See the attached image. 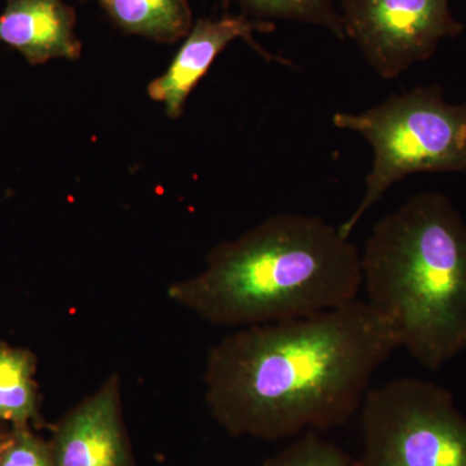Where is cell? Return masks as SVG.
Wrapping results in <instances>:
<instances>
[{"instance_id": "cell-1", "label": "cell", "mask_w": 466, "mask_h": 466, "mask_svg": "<svg viewBox=\"0 0 466 466\" xmlns=\"http://www.w3.org/2000/svg\"><path fill=\"white\" fill-rule=\"evenodd\" d=\"M400 349L397 330L367 300L240 328L208 351L205 401L231 437L296 438L348 424L368 385Z\"/></svg>"}, {"instance_id": "cell-2", "label": "cell", "mask_w": 466, "mask_h": 466, "mask_svg": "<svg viewBox=\"0 0 466 466\" xmlns=\"http://www.w3.org/2000/svg\"><path fill=\"white\" fill-rule=\"evenodd\" d=\"M361 288L360 251L339 227L284 213L218 244L202 271L167 293L208 324L240 329L341 308Z\"/></svg>"}, {"instance_id": "cell-3", "label": "cell", "mask_w": 466, "mask_h": 466, "mask_svg": "<svg viewBox=\"0 0 466 466\" xmlns=\"http://www.w3.org/2000/svg\"><path fill=\"white\" fill-rule=\"evenodd\" d=\"M360 256L366 300L400 349L429 370L466 351V222L446 195L410 196L376 223Z\"/></svg>"}, {"instance_id": "cell-4", "label": "cell", "mask_w": 466, "mask_h": 466, "mask_svg": "<svg viewBox=\"0 0 466 466\" xmlns=\"http://www.w3.org/2000/svg\"><path fill=\"white\" fill-rule=\"evenodd\" d=\"M333 125L360 135L373 149L363 198L339 226L345 238H350L367 211L404 177L466 171V100L449 103L440 86L392 94L358 115L336 113Z\"/></svg>"}, {"instance_id": "cell-5", "label": "cell", "mask_w": 466, "mask_h": 466, "mask_svg": "<svg viewBox=\"0 0 466 466\" xmlns=\"http://www.w3.org/2000/svg\"><path fill=\"white\" fill-rule=\"evenodd\" d=\"M355 466H466V417L452 392L419 377L370 389Z\"/></svg>"}, {"instance_id": "cell-6", "label": "cell", "mask_w": 466, "mask_h": 466, "mask_svg": "<svg viewBox=\"0 0 466 466\" xmlns=\"http://www.w3.org/2000/svg\"><path fill=\"white\" fill-rule=\"evenodd\" d=\"M339 14L346 38L383 79L429 60L441 41L464 32L450 0H341Z\"/></svg>"}, {"instance_id": "cell-7", "label": "cell", "mask_w": 466, "mask_h": 466, "mask_svg": "<svg viewBox=\"0 0 466 466\" xmlns=\"http://www.w3.org/2000/svg\"><path fill=\"white\" fill-rule=\"evenodd\" d=\"M275 27L274 23L254 20L244 12L240 15L225 14L217 18H198L184 38L167 72L150 82V99L164 104L165 112L170 118L182 116L191 92L207 75L220 52L236 39L247 42L267 61H279L290 66V61L272 56L254 38V33H271Z\"/></svg>"}, {"instance_id": "cell-8", "label": "cell", "mask_w": 466, "mask_h": 466, "mask_svg": "<svg viewBox=\"0 0 466 466\" xmlns=\"http://www.w3.org/2000/svg\"><path fill=\"white\" fill-rule=\"evenodd\" d=\"M55 466H134L118 377L110 376L58 422L50 441Z\"/></svg>"}, {"instance_id": "cell-9", "label": "cell", "mask_w": 466, "mask_h": 466, "mask_svg": "<svg viewBox=\"0 0 466 466\" xmlns=\"http://www.w3.org/2000/svg\"><path fill=\"white\" fill-rule=\"evenodd\" d=\"M76 26V9L64 0H5L0 42L20 52L30 66L54 58L76 60L82 43Z\"/></svg>"}, {"instance_id": "cell-10", "label": "cell", "mask_w": 466, "mask_h": 466, "mask_svg": "<svg viewBox=\"0 0 466 466\" xmlns=\"http://www.w3.org/2000/svg\"><path fill=\"white\" fill-rule=\"evenodd\" d=\"M122 33L158 43L180 41L191 32L189 0H94Z\"/></svg>"}, {"instance_id": "cell-11", "label": "cell", "mask_w": 466, "mask_h": 466, "mask_svg": "<svg viewBox=\"0 0 466 466\" xmlns=\"http://www.w3.org/2000/svg\"><path fill=\"white\" fill-rule=\"evenodd\" d=\"M34 361L29 352L0 346V420L27 426L38 419L33 383Z\"/></svg>"}, {"instance_id": "cell-12", "label": "cell", "mask_w": 466, "mask_h": 466, "mask_svg": "<svg viewBox=\"0 0 466 466\" xmlns=\"http://www.w3.org/2000/svg\"><path fill=\"white\" fill-rule=\"evenodd\" d=\"M242 12L254 20H287L324 27L345 41L341 14L334 0H236Z\"/></svg>"}, {"instance_id": "cell-13", "label": "cell", "mask_w": 466, "mask_h": 466, "mask_svg": "<svg viewBox=\"0 0 466 466\" xmlns=\"http://www.w3.org/2000/svg\"><path fill=\"white\" fill-rule=\"evenodd\" d=\"M262 466H355V462L345 451L321 438L319 431H309L269 456Z\"/></svg>"}, {"instance_id": "cell-14", "label": "cell", "mask_w": 466, "mask_h": 466, "mask_svg": "<svg viewBox=\"0 0 466 466\" xmlns=\"http://www.w3.org/2000/svg\"><path fill=\"white\" fill-rule=\"evenodd\" d=\"M0 466H55L51 444L27 426H16L0 440Z\"/></svg>"}]
</instances>
